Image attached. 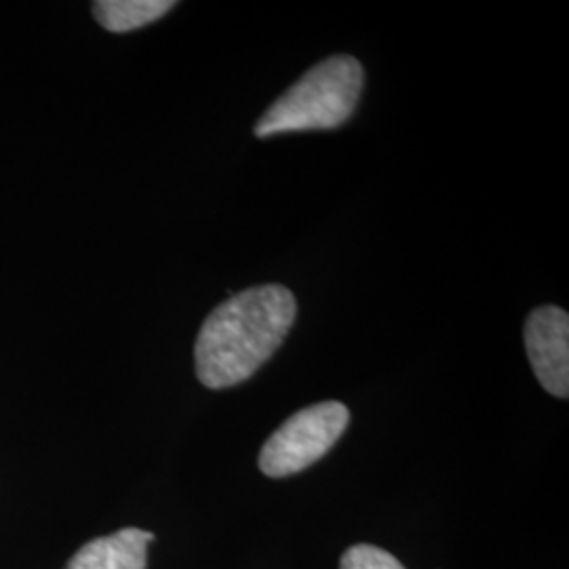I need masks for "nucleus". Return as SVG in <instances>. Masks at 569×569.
<instances>
[{
  "instance_id": "5",
  "label": "nucleus",
  "mask_w": 569,
  "mask_h": 569,
  "mask_svg": "<svg viewBox=\"0 0 569 569\" xmlns=\"http://www.w3.org/2000/svg\"><path fill=\"white\" fill-rule=\"evenodd\" d=\"M150 531L127 528L87 542L66 569H146Z\"/></svg>"
},
{
  "instance_id": "6",
  "label": "nucleus",
  "mask_w": 569,
  "mask_h": 569,
  "mask_svg": "<svg viewBox=\"0 0 569 569\" xmlns=\"http://www.w3.org/2000/svg\"><path fill=\"white\" fill-rule=\"evenodd\" d=\"M173 7L171 0H100L93 4V13L106 30L131 32L161 20Z\"/></svg>"
},
{
  "instance_id": "3",
  "label": "nucleus",
  "mask_w": 569,
  "mask_h": 569,
  "mask_svg": "<svg viewBox=\"0 0 569 569\" xmlns=\"http://www.w3.org/2000/svg\"><path fill=\"white\" fill-rule=\"evenodd\" d=\"M350 411L340 401H326L293 413L277 428L260 453V468L281 479L319 462L345 435Z\"/></svg>"
},
{
  "instance_id": "7",
  "label": "nucleus",
  "mask_w": 569,
  "mask_h": 569,
  "mask_svg": "<svg viewBox=\"0 0 569 569\" xmlns=\"http://www.w3.org/2000/svg\"><path fill=\"white\" fill-rule=\"evenodd\" d=\"M340 569H406L390 552L371 545H357L348 549L340 561Z\"/></svg>"
},
{
  "instance_id": "2",
  "label": "nucleus",
  "mask_w": 569,
  "mask_h": 569,
  "mask_svg": "<svg viewBox=\"0 0 569 569\" xmlns=\"http://www.w3.org/2000/svg\"><path fill=\"white\" fill-rule=\"evenodd\" d=\"M363 81V66L350 56L319 61L266 110L253 133L270 138L293 131L336 129L355 112Z\"/></svg>"
},
{
  "instance_id": "4",
  "label": "nucleus",
  "mask_w": 569,
  "mask_h": 569,
  "mask_svg": "<svg viewBox=\"0 0 569 569\" xmlns=\"http://www.w3.org/2000/svg\"><path fill=\"white\" fill-rule=\"evenodd\" d=\"M526 350L529 363L552 397L569 395V317L557 306L536 308L526 321Z\"/></svg>"
},
{
  "instance_id": "1",
  "label": "nucleus",
  "mask_w": 569,
  "mask_h": 569,
  "mask_svg": "<svg viewBox=\"0 0 569 569\" xmlns=\"http://www.w3.org/2000/svg\"><path fill=\"white\" fill-rule=\"evenodd\" d=\"M298 315L283 284H258L218 306L199 331L194 363L201 385L213 390L249 380L283 345Z\"/></svg>"
}]
</instances>
